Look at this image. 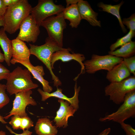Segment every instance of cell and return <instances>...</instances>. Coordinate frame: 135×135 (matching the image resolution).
Returning <instances> with one entry per match:
<instances>
[{
  "label": "cell",
  "instance_id": "484cf974",
  "mask_svg": "<svg viewBox=\"0 0 135 135\" xmlns=\"http://www.w3.org/2000/svg\"><path fill=\"white\" fill-rule=\"evenodd\" d=\"M122 22L130 30L135 32V14H132L129 17L123 18Z\"/></svg>",
  "mask_w": 135,
  "mask_h": 135
},
{
  "label": "cell",
  "instance_id": "6da1fadb",
  "mask_svg": "<svg viewBox=\"0 0 135 135\" xmlns=\"http://www.w3.org/2000/svg\"><path fill=\"white\" fill-rule=\"evenodd\" d=\"M32 7L27 0H20L16 4L8 6L3 16L6 32L10 34L15 33L22 21L30 14Z\"/></svg>",
  "mask_w": 135,
  "mask_h": 135
},
{
  "label": "cell",
  "instance_id": "9a60e30c",
  "mask_svg": "<svg viewBox=\"0 0 135 135\" xmlns=\"http://www.w3.org/2000/svg\"><path fill=\"white\" fill-rule=\"evenodd\" d=\"M77 5L82 19L86 20L93 26L101 27V22L97 19L98 13L93 10L87 1L80 0Z\"/></svg>",
  "mask_w": 135,
  "mask_h": 135
},
{
  "label": "cell",
  "instance_id": "7402d4cb",
  "mask_svg": "<svg viewBox=\"0 0 135 135\" xmlns=\"http://www.w3.org/2000/svg\"><path fill=\"white\" fill-rule=\"evenodd\" d=\"M135 53V42L131 41L118 49L108 52L109 54L123 58L133 56Z\"/></svg>",
  "mask_w": 135,
  "mask_h": 135
},
{
  "label": "cell",
  "instance_id": "f546056e",
  "mask_svg": "<svg viewBox=\"0 0 135 135\" xmlns=\"http://www.w3.org/2000/svg\"><path fill=\"white\" fill-rule=\"evenodd\" d=\"M10 72L9 70L0 63V81L6 80Z\"/></svg>",
  "mask_w": 135,
  "mask_h": 135
},
{
  "label": "cell",
  "instance_id": "30bf717a",
  "mask_svg": "<svg viewBox=\"0 0 135 135\" xmlns=\"http://www.w3.org/2000/svg\"><path fill=\"white\" fill-rule=\"evenodd\" d=\"M20 31L16 38L27 42H36L39 35L40 26L31 14L27 16L20 24Z\"/></svg>",
  "mask_w": 135,
  "mask_h": 135
},
{
  "label": "cell",
  "instance_id": "ba28073f",
  "mask_svg": "<svg viewBox=\"0 0 135 135\" xmlns=\"http://www.w3.org/2000/svg\"><path fill=\"white\" fill-rule=\"evenodd\" d=\"M64 8L62 5L56 4L52 0H39L37 4L32 8L30 14L40 26L45 19L62 12Z\"/></svg>",
  "mask_w": 135,
  "mask_h": 135
},
{
  "label": "cell",
  "instance_id": "8992f818",
  "mask_svg": "<svg viewBox=\"0 0 135 135\" xmlns=\"http://www.w3.org/2000/svg\"><path fill=\"white\" fill-rule=\"evenodd\" d=\"M62 12L56 16H52L45 19L40 26L44 28L47 32L48 38L60 47L63 46V33L66 24Z\"/></svg>",
  "mask_w": 135,
  "mask_h": 135
},
{
  "label": "cell",
  "instance_id": "5bb4252c",
  "mask_svg": "<svg viewBox=\"0 0 135 135\" xmlns=\"http://www.w3.org/2000/svg\"><path fill=\"white\" fill-rule=\"evenodd\" d=\"M80 88V86L78 87L76 82L74 87V94L71 98H68L63 94L62 93V90L58 88L56 91L52 93L44 92L40 88H38L37 90L41 96L42 101H44L51 97L58 98L68 102L72 106L77 110L79 108L78 96Z\"/></svg>",
  "mask_w": 135,
  "mask_h": 135
},
{
  "label": "cell",
  "instance_id": "83f0119b",
  "mask_svg": "<svg viewBox=\"0 0 135 135\" xmlns=\"http://www.w3.org/2000/svg\"><path fill=\"white\" fill-rule=\"evenodd\" d=\"M22 122V117L17 115H13L9 122L14 130L20 129Z\"/></svg>",
  "mask_w": 135,
  "mask_h": 135
},
{
  "label": "cell",
  "instance_id": "d4e9b609",
  "mask_svg": "<svg viewBox=\"0 0 135 135\" xmlns=\"http://www.w3.org/2000/svg\"><path fill=\"white\" fill-rule=\"evenodd\" d=\"M123 61L130 73L135 76V56L124 58Z\"/></svg>",
  "mask_w": 135,
  "mask_h": 135
},
{
  "label": "cell",
  "instance_id": "7c38bea8",
  "mask_svg": "<svg viewBox=\"0 0 135 135\" xmlns=\"http://www.w3.org/2000/svg\"><path fill=\"white\" fill-rule=\"evenodd\" d=\"M12 57L10 64L16 63L30 64V50L24 41L16 38L12 40Z\"/></svg>",
  "mask_w": 135,
  "mask_h": 135
},
{
  "label": "cell",
  "instance_id": "5b68a950",
  "mask_svg": "<svg viewBox=\"0 0 135 135\" xmlns=\"http://www.w3.org/2000/svg\"><path fill=\"white\" fill-rule=\"evenodd\" d=\"M122 104L116 112L100 118L102 122L112 120L120 123L126 119L135 116V90L128 93Z\"/></svg>",
  "mask_w": 135,
  "mask_h": 135
},
{
  "label": "cell",
  "instance_id": "52a82bcc",
  "mask_svg": "<svg viewBox=\"0 0 135 135\" xmlns=\"http://www.w3.org/2000/svg\"><path fill=\"white\" fill-rule=\"evenodd\" d=\"M123 58L109 54L100 56L92 54L90 59L83 63L85 71L89 74L95 73L101 70L109 71L123 61Z\"/></svg>",
  "mask_w": 135,
  "mask_h": 135
},
{
  "label": "cell",
  "instance_id": "e575fe53",
  "mask_svg": "<svg viewBox=\"0 0 135 135\" xmlns=\"http://www.w3.org/2000/svg\"><path fill=\"white\" fill-rule=\"evenodd\" d=\"M110 131V128H108L104 130L98 135H108Z\"/></svg>",
  "mask_w": 135,
  "mask_h": 135
},
{
  "label": "cell",
  "instance_id": "ffe728a7",
  "mask_svg": "<svg viewBox=\"0 0 135 135\" xmlns=\"http://www.w3.org/2000/svg\"><path fill=\"white\" fill-rule=\"evenodd\" d=\"M0 45L4 52V61L10 66L12 57V40L8 38L3 27L0 29Z\"/></svg>",
  "mask_w": 135,
  "mask_h": 135
},
{
  "label": "cell",
  "instance_id": "ac0fdd59",
  "mask_svg": "<svg viewBox=\"0 0 135 135\" xmlns=\"http://www.w3.org/2000/svg\"><path fill=\"white\" fill-rule=\"evenodd\" d=\"M38 135H56L58 130L55 126H53L52 122L46 117L39 118L34 127Z\"/></svg>",
  "mask_w": 135,
  "mask_h": 135
},
{
  "label": "cell",
  "instance_id": "7a4b0ae2",
  "mask_svg": "<svg viewBox=\"0 0 135 135\" xmlns=\"http://www.w3.org/2000/svg\"><path fill=\"white\" fill-rule=\"evenodd\" d=\"M6 80V90L10 95L35 89L38 86L32 82L30 71L19 66L10 73Z\"/></svg>",
  "mask_w": 135,
  "mask_h": 135
},
{
  "label": "cell",
  "instance_id": "cb8c5ba5",
  "mask_svg": "<svg viewBox=\"0 0 135 135\" xmlns=\"http://www.w3.org/2000/svg\"><path fill=\"white\" fill-rule=\"evenodd\" d=\"M6 85L0 83V109L8 104L9 98L6 93Z\"/></svg>",
  "mask_w": 135,
  "mask_h": 135
},
{
  "label": "cell",
  "instance_id": "f35d334b",
  "mask_svg": "<svg viewBox=\"0 0 135 135\" xmlns=\"http://www.w3.org/2000/svg\"><path fill=\"white\" fill-rule=\"evenodd\" d=\"M0 135H6L5 132L2 131H0Z\"/></svg>",
  "mask_w": 135,
  "mask_h": 135
},
{
  "label": "cell",
  "instance_id": "1f68e13d",
  "mask_svg": "<svg viewBox=\"0 0 135 135\" xmlns=\"http://www.w3.org/2000/svg\"><path fill=\"white\" fill-rule=\"evenodd\" d=\"M7 7L4 4L3 0H0V17L4 16Z\"/></svg>",
  "mask_w": 135,
  "mask_h": 135
},
{
  "label": "cell",
  "instance_id": "d6986e66",
  "mask_svg": "<svg viewBox=\"0 0 135 135\" xmlns=\"http://www.w3.org/2000/svg\"><path fill=\"white\" fill-rule=\"evenodd\" d=\"M64 18L68 20L72 28H76L82 20L77 4L71 5L65 8L62 12Z\"/></svg>",
  "mask_w": 135,
  "mask_h": 135
},
{
  "label": "cell",
  "instance_id": "d590c367",
  "mask_svg": "<svg viewBox=\"0 0 135 135\" xmlns=\"http://www.w3.org/2000/svg\"><path fill=\"white\" fill-rule=\"evenodd\" d=\"M4 61V54L2 53L0 50V63L3 62Z\"/></svg>",
  "mask_w": 135,
  "mask_h": 135
},
{
  "label": "cell",
  "instance_id": "44dd1931",
  "mask_svg": "<svg viewBox=\"0 0 135 135\" xmlns=\"http://www.w3.org/2000/svg\"><path fill=\"white\" fill-rule=\"evenodd\" d=\"M124 3V1H122L119 4L112 5L106 4L102 2H100L98 4L97 6L100 8L101 11L110 13L116 17L118 20L120 25L122 31L124 33H126L127 30L122 23L120 12V7Z\"/></svg>",
  "mask_w": 135,
  "mask_h": 135
},
{
  "label": "cell",
  "instance_id": "d6a6232c",
  "mask_svg": "<svg viewBox=\"0 0 135 135\" xmlns=\"http://www.w3.org/2000/svg\"><path fill=\"white\" fill-rule=\"evenodd\" d=\"M20 0H3L4 4L7 6L14 5L18 2Z\"/></svg>",
  "mask_w": 135,
  "mask_h": 135
},
{
  "label": "cell",
  "instance_id": "4316f807",
  "mask_svg": "<svg viewBox=\"0 0 135 135\" xmlns=\"http://www.w3.org/2000/svg\"><path fill=\"white\" fill-rule=\"evenodd\" d=\"M34 126V122L28 116L22 117V122L20 129L23 131L28 130Z\"/></svg>",
  "mask_w": 135,
  "mask_h": 135
},
{
  "label": "cell",
  "instance_id": "277c9868",
  "mask_svg": "<svg viewBox=\"0 0 135 135\" xmlns=\"http://www.w3.org/2000/svg\"><path fill=\"white\" fill-rule=\"evenodd\" d=\"M135 90V76H130L119 82H112L104 88L105 95L117 104L124 102L126 94Z\"/></svg>",
  "mask_w": 135,
  "mask_h": 135
},
{
  "label": "cell",
  "instance_id": "4dcf8cb0",
  "mask_svg": "<svg viewBox=\"0 0 135 135\" xmlns=\"http://www.w3.org/2000/svg\"><path fill=\"white\" fill-rule=\"evenodd\" d=\"M6 128L11 133L15 135H32V132L28 130H23L22 133L18 134L13 131L8 126H6Z\"/></svg>",
  "mask_w": 135,
  "mask_h": 135
},
{
  "label": "cell",
  "instance_id": "4fadbf2b",
  "mask_svg": "<svg viewBox=\"0 0 135 135\" xmlns=\"http://www.w3.org/2000/svg\"><path fill=\"white\" fill-rule=\"evenodd\" d=\"M58 101L60 104V107L56 112V115L53 121L55 123L56 127L66 128L68 126V120L77 110L68 102L58 99Z\"/></svg>",
  "mask_w": 135,
  "mask_h": 135
},
{
  "label": "cell",
  "instance_id": "836d02e7",
  "mask_svg": "<svg viewBox=\"0 0 135 135\" xmlns=\"http://www.w3.org/2000/svg\"><path fill=\"white\" fill-rule=\"evenodd\" d=\"M80 0H66V7L71 5L77 4Z\"/></svg>",
  "mask_w": 135,
  "mask_h": 135
},
{
  "label": "cell",
  "instance_id": "e0dca14e",
  "mask_svg": "<svg viewBox=\"0 0 135 135\" xmlns=\"http://www.w3.org/2000/svg\"><path fill=\"white\" fill-rule=\"evenodd\" d=\"M26 67L30 72L34 78L38 80L42 84L43 91L50 93L52 90V88L49 84L48 81L44 78L45 74L44 69L42 66H34L30 64H21Z\"/></svg>",
  "mask_w": 135,
  "mask_h": 135
},
{
  "label": "cell",
  "instance_id": "8fae6325",
  "mask_svg": "<svg viewBox=\"0 0 135 135\" xmlns=\"http://www.w3.org/2000/svg\"><path fill=\"white\" fill-rule=\"evenodd\" d=\"M70 48L58 50L54 52L52 54L51 59V64L52 69L54 68V65L56 61L60 60L63 62L70 61L72 60H75L81 66L80 72L74 79L76 81L81 74L85 73L86 72L84 66L83 62L85 59L84 55L80 53H70V51H72Z\"/></svg>",
  "mask_w": 135,
  "mask_h": 135
},
{
  "label": "cell",
  "instance_id": "8d00e7d4",
  "mask_svg": "<svg viewBox=\"0 0 135 135\" xmlns=\"http://www.w3.org/2000/svg\"><path fill=\"white\" fill-rule=\"evenodd\" d=\"M0 122H1L2 124H5L7 123V122H6L2 116H1L0 114Z\"/></svg>",
  "mask_w": 135,
  "mask_h": 135
},
{
  "label": "cell",
  "instance_id": "603a6c76",
  "mask_svg": "<svg viewBox=\"0 0 135 135\" xmlns=\"http://www.w3.org/2000/svg\"><path fill=\"white\" fill-rule=\"evenodd\" d=\"M135 36V32L129 30L128 32L124 36L117 39L114 43L110 46V51H112L118 47L121 46L132 41V39Z\"/></svg>",
  "mask_w": 135,
  "mask_h": 135
},
{
  "label": "cell",
  "instance_id": "3957f363",
  "mask_svg": "<svg viewBox=\"0 0 135 135\" xmlns=\"http://www.w3.org/2000/svg\"><path fill=\"white\" fill-rule=\"evenodd\" d=\"M29 49L31 54L36 56L46 66L49 70L53 80L54 85L58 88L61 85L62 83L58 78L53 72L51 64V59L53 54L58 50L64 48L60 47L56 43L47 38L45 43L43 45L38 46L29 44Z\"/></svg>",
  "mask_w": 135,
  "mask_h": 135
},
{
  "label": "cell",
  "instance_id": "74e56055",
  "mask_svg": "<svg viewBox=\"0 0 135 135\" xmlns=\"http://www.w3.org/2000/svg\"><path fill=\"white\" fill-rule=\"evenodd\" d=\"M4 25V22L3 16L0 17V26H3Z\"/></svg>",
  "mask_w": 135,
  "mask_h": 135
},
{
  "label": "cell",
  "instance_id": "2e32d148",
  "mask_svg": "<svg viewBox=\"0 0 135 135\" xmlns=\"http://www.w3.org/2000/svg\"><path fill=\"white\" fill-rule=\"evenodd\" d=\"M130 74L122 61L108 72L106 78L110 83L119 82L130 77Z\"/></svg>",
  "mask_w": 135,
  "mask_h": 135
},
{
  "label": "cell",
  "instance_id": "9c48e42d",
  "mask_svg": "<svg viewBox=\"0 0 135 135\" xmlns=\"http://www.w3.org/2000/svg\"><path fill=\"white\" fill-rule=\"evenodd\" d=\"M32 93V91L30 90L15 94L12 109L8 115L4 117V119H7L10 116L14 115L21 117L28 116L26 111V106L29 104L35 106L37 104L31 96Z\"/></svg>",
  "mask_w": 135,
  "mask_h": 135
},
{
  "label": "cell",
  "instance_id": "f1b7e54d",
  "mask_svg": "<svg viewBox=\"0 0 135 135\" xmlns=\"http://www.w3.org/2000/svg\"><path fill=\"white\" fill-rule=\"evenodd\" d=\"M120 124L126 135H135V130L131 125L126 124L124 122H121Z\"/></svg>",
  "mask_w": 135,
  "mask_h": 135
}]
</instances>
